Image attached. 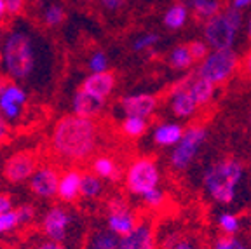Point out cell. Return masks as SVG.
Instances as JSON below:
<instances>
[{"label":"cell","mask_w":251,"mask_h":249,"mask_svg":"<svg viewBox=\"0 0 251 249\" xmlns=\"http://www.w3.org/2000/svg\"><path fill=\"white\" fill-rule=\"evenodd\" d=\"M82 87L91 96L105 101L115 89V75L112 72H101V74H89L82 82Z\"/></svg>","instance_id":"16"},{"label":"cell","mask_w":251,"mask_h":249,"mask_svg":"<svg viewBox=\"0 0 251 249\" xmlns=\"http://www.w3.org/2000/svg\"><path fill=\"white\" fill-rule=\"evenodd\" d=\"M237 28L227 20L224 12L213 16L211 20L204 21V40L211 51H227L234 49Z\"/></svg>","instance_id":"10"},{"label":"cell","mask_w":251,"mask_h":249,"mask_svg":"<svg viewBox=\"0 0 251 249\" xmlns=\"http://www.w3.org/2000/svg\"><path fill=\"white\" fill-rule=\"evenodd\" d=\"M188 82L190 78H183L181 82L175 84V87L169 93V106H171L173 115L178 119H190L199 108L192 93L188 89Z\"/></svg>","instance_id":"13"},{"label":"cell","mask_w":251,"mask_h":249,"mask_svg":"<svg viewBox=\"0 0 251 249\" xmlns=\"http://www.w3.org/2000/svg\"><path fill=\"white\" fill-rule=\"evenodd\" d=\"M185 129L178 122H162L153 129V141L159 147H176L183 136Z\"/></svg>","instance_id":"19"},{"label":"cell","mask_w":251,"mask_h":249,"mask_svg":"<svg viewBox=\"0 0 251 249\" xmlns=\"http://www.w3.org/2000/svg\"><path fill=\"white\" fill-rule=\"evenodd\" d=\"M138 223H140V220H138L136 213H134L133 207L126 202L121 195H115V197L108 199V202H106L105 225L112 234H115L121 239L124 235L131 234L138 226Z\"/></svg>","instance_id":"8"},{"label":"cell","mask_w":251,"mask_h":249,"mask_svg":"<svg viewBox=\"0 0 251 249\" xmlns=\"http://www.w3.org/2000/svg\"><path fill=\"white\" fill-rule=\"evenodd\" d=\"M103 194V179L94 173H82L80 197L86 200H96Z\"/></svg>","instance_id":"25"},{"label":"cell","mask_w":251,"mask_h":249,"mask_svg":"<svg viewBox=\"0 0 251 249\" xmlns=\"http://www.w3.org/2000/svg\"><path fill=\"white\" fill-rule=\"evenodd\" d=\"M98 2H100V5L105 9V11L117 12V11H121V9L124 7L127 0H98Z\"/></svg>","instance_id":"38"},{"label":"cell","mask_w":251,"mask_h":249,"mask_svg":"<svg viewBox=\"0 0 251 249\" xmlns=\"http://www.w3.org/2000/svg\"><path fill=\"white\" fill-rule=\"evenodd\" d=\"M80 183H82V173L77 169H68L61 173L58 185V199L63 204H72L80 197Z\"/></svg>","instance_id":"18"},{"label":"cell","mask_w":251,"mask_h":249,"mask_svg":"<svg viewBox=\"0 0 251 249\" xmlns=\"http://www.w3.org/2000/svg\"><path fill=\"white\" fill-rule=\"evenodd\" d=\"M243 241L237 237H228V235H224V237H218L215 242H213L211 249H239Z\"/></svg>","instance_id":"36"},{"label":"cell","mask_w":251,"mask_h":249,"mask_svg":"<svg viewBox=\"0 0 251 249\" xmlns=\"http://www.w3.org/2000/svg\"><path fill=\"white\" fill-rule=\"evenodd\" d=\"M49 58L47 46L25 23L14 25L0 46V68L5 77L18 84H37Z\"/></svg>","instance_id":"1"},{"label":"cell","mask_w":251,"mask_h":249,"mask_svg":"<svg viewBox=\"0 0 251 249\" xmlns=\"http://www.w3.org/2000/svg\"><path fill=\"white\" fill-rule=\"evenodd\" d=\"M59 178H61V174H59L56 168H52V166H40L33 173L28 185H30L31 194L35 195V197L42 199V200H51V199L58 197Z\"/></svg>","instance_id":"12"},{"label":"cell","mask_w":251,"mask_h":249,"mask_svg":"<svg viewBox=\"0 0 251 249\" xmlns=\"http://www.w3.org/2000/svg\"><path fill=\"white\" fill-rule=\"evenodd\" d=\"M12 211V199L5 194H0V214Z\"/></svg>","instance_id":"41"},{"label":"cell","mask_w":251,"mask_h":249,"mask_svg":"<svg viewBox=\"0 0 251 249\" xmlns=\"http://www.w3.org/2000/svg\"><path fill=\"white\" fill-rule=\"evenodd\" d=\"M216 225H218V228L222 230L225 235H228V237H235V235L241 232L239 216L234 214V213H228V211L218 214V218H216Z\"/></svg>","instance_id":"28"},{"label":"cell","mask_w":251,"mask_h":249,"mask_svg":"<svg viewBox=\"0 0 251 249\" xmlns=\"http://www.w3.org/2000/svg\"><path fill=\"white\" fill-rule=\"evenodd\" d=\"M87 68L91 74H101V72H110L108 70V56L103 51H94L87 59Z\"/></svg>","instance_id":"31"},{"label":"cell","mask_w":251,"mask_h":249,"mask_svg":"<svg viewBox=\"0 0 251 249\" xmlns=\"http://www.w3.org/2000/svg\"><path fill=\"white\" fill-rule=\"evenodd\" d=\"M37 171V157L28 150H20L5 159L4 173L5 179L12 185H21L30 181L33 173Z\"/></svg>","instance_id":"11"},{"label":"cell","mask_w":251,"mask_h":249,"mask_svg":"<svg viewBox=\"0 0 251 249\" xmlns=\"http://www.w3.org/2000/svg\"><path fill=\"white\" fill-rule=\"evenodd\" d=\"M75 223H77V216L70 209H67L65 206H59V204H54L42 214L40 230H42L44 237L47 241L67 246V242L72 237Z\"/></svg>","instance_id":"6"},{"label":"cell","mask_w":251,"mask_h":249,"mask_svg":"<svg viewBox=\"0 0 251 249\" xmlns=\"http://www.w3.org/2000/svg\"><path fill=\"white\" fill-rule=\"evenodd\" d=\"M2 40H4V31H2V28H0V46H2Z\"/></svg>","instance_id":"46"},{"label":"cell","mask_w":251,"mask_h":249,"mask_svg":"<svg viewBox=\"0 0 251 249\" xmlns=\"http://www.w3.org/2000/svg\"><path fill=\"white\" fill-rule=\"evenodd\" d=\"M188 14H190V9L187 7V4L176 2V4H173L171 7H168V11L164 12L162 23H164V26L168 28V30L176 31L187 25Z\"/></svg>","instance_id":"21"},{"label":"cell","mask_w":251,"mask_h":249,"mask_svg":"<svg viewBox=\"0 0 251 249\" xmlns=\"http://www.w3.org/2000/svg\"><path fill=\"white\" fill-rule=\"evenodd\" d=\"M157 98L150 93H134L127 94L121 100V110L124 117H141L149 119L157 110Z\"/></svg>","instance_id":"14"},{"label":"cell","mask_w":251,"mask_h":249,"mask_svg":"<svg viewBox=\"0 0 251 249\" xmlns=\"http://www.w3.org/2000/svg\"><path fill=\"white\" fill-rule=\"evenodd\" d=\"M119 249H157V237L152 223H138V226L131 234L121 237Z\"/></svg>","instance_id":"15"},{"label":"cell","mask_w":251,"mask_h":249,"mask_svg":"<svg viewBox=\"0 0 251 249\" xmlns=\"http://www.w3.org/2000/svg\"><path fill=\"white\" fill-rule=\"evenodd\" d=\"M18 226H20V220H18L16 209L0 214V237L9 234V232H12V230H16Z\"/></svg>","instance_id":"33"},{"label":"cell","mask_w":251,"mask_h":249,"mask_svg":"<svg viewBox=\"0 0 251 249\" xmlns=\"http://www.w3.org/2000/svg\"><path fill=\"white\" fill-rule=\"evenodd\" d=\"M126 188L127 192L138 197H143L153 188H159L161 183V171L155 160L149 157H140L129 164L126 171Z\"/></svg>","instance_id":"5"},{"label":"cell","mask_w":251,"mask_h":249,"mask_svg":"<svg viewBox=\"0 0 251 249\" xmlns=\"http://www.w3.org/2000/svg\"><path fill=\"white\" fill-rule=\"evenodd\" d=\"M147 127H149V122L147 119L141 117H124L121 124V129L126 136L129 138H140L147 132Z\"/></svg>","instance_id":"29"},{"label":"cell","mask_w":251,"mask_h":249,"mask_svg":"<svg viewBox=\"0 0 251 249\" xmlns=\"http://www.w3.org/2000/svg\"><path fill=\"white\" fill-rule=\"evenodd\" d=\"M188 89H190V93H192L197 105L202 106V105H208V103L213 100L216 86L211 84V82H208L206 78L194 77V78H190V82H188Z\"/></svg>","instance_id":"22"},{"label":"cell","mask_w":251,"mask_h":249,"mask_svg":"<svg viewBox=\"0 0 251 249\" xmlns=\"http://www.w3.org/2000/svg\"><path fill=\"white\" fill-rule=\"evenodd\" d=\"M16 213H18L20 226L28 225V223H31L33 218H35V207L31 206V204H21L20 207H16Z\"/></svg>","instance_id":"35"},{"label":"cell","mask_w":251,"mask_h":249,"mask_svg":"<svg viewBox=\"0 0 251 249\" xmlns=\"http://www.w3.org/2000/svg\"><path fill=\"white\" fill-rule=\"evenodd\" d=\"M28 105V93L25 87L11 78L0 80V113L9 124H18L23 119Z\"/></svg>","instance_id":"9"},{"label":"cell","mask_w":251,"mask_h":249,"mask_svg":"<svg viewBox=\"0 0 251 249\" xmlns=\"http://www.w3.org/2000/svg\"><path fill=\"white\" fill-rule=\"evenodd\" d=\"M161 37L159 33L155 31H149V33H143V35H138L136 39L133 40V51L136 52H145V51H150L152 47H155L159 44Z\"/></svg>","instance_id":"30"},{"label":"cell","mask_w":251,"mask_h":249,"mask_svg":"<svg viewBox=\"0 0 251 249\" xmlns=\"http://www.w3.org/2000/svg\"><path fill=\"white\" fill-rule=\"evenodd\" d=\"M105 101L98 100V98L91 96L89 93L80 87L74 93L72 98V113L78 115V117H86V119H94L96 115H100L103 110Z\"/></svg>","instance_id":"17"},{"label":"cell","mask_w":251,"mask_h":249,"mask_svg":"<svg viewBox=\"0 0 251 249\" xmlns=\"http://www.w3.org/2000/svg\"><path fill=\"white\" fill-rule=\"evenodd\" d=\"M121 239L108 228H98L91 232L82 242V249H119Z\"/></svg>","instance_id":"20"},{"label":"cell","mask_w":251,"mask_h":249,"mask_svg":"<svg viewBox=\"0 0 251 249\" xmlns=\"http://www.w3.org/2000/svg\"><path fill=\"white\" fill-rule=\"evenodd\" d=\"M33 249H68V248H67V246L59 244V242H52V241H47V239H44V241H40Z\"/></svg>","instance_id":"40"},{"label":"cell","mask_w":251,"mask_h":249,"mask_svg":"<svg viewBox=\"0 0 251 249\" xmlns=\"http://www.w3.org/2000/svg\"><path fill=\"white\" fill-rule=\"evenodd\" d=\"M243 178L244 168L239 160L220 159L204 169L202 187L216 204L228 206L235 200Z\"/></svg>","instance_id":"3"},{"label":"cell","mask_w":251,"mask_h":249,"mask_svg":"<svg viewBox=\"0 0 251 249\" xmlns=\"http://www.w3.org/2000/svg\"><path fill=\"white\" fill-rule=\"evenodd\" d=\"M93 173L100 176L101 179H108V181H117L121 178V169H119L117 162L108 155H100L93 160Z\"/></svg>","instance_id":"23"},{"label":"cell","mask_w":251,"mask_h":249,"mask_svg":"<svg viewBox=\"0 0 251 249\" xmlns=\"http://www.w3.org/2000/svg\"><path fill=\"white\" fill-rule=\"evenodd\" d=\"M65 7L59 2H49L42 7V23L49 28H56L65 21Z\"/></svg>","instance_id":"27"},{"label":"cell","mask_w":251,"mask_h":249,"mask_svg":"<svg viewBox=\"0 0 251 249\" xmlns=\"http://www.w3.org/2000/svg\"><path fill=\"white\" fill-rule=\"evenodd\" d=\"M206 138H208V131L202 125H190V127L185 129L180 143L176 147H173V152L169 153L171 168L176 169V171L187 169L197 157Z\"/></svg>","instance_id":"7"},{"label":"cell","mask_w":251,"mask_h":249,"mask_svg":"<svg viewBox=\"0 0 251 249\" xmlns=\"http://www.w3.org/2000/svg\"><path fill=\"white\" fill-rule=\"evenodd\" d=\"M84 2H91V0H84Z\"/></svg>","instance_id":"48"},{"label":"cell","mask_w":251,"mask_h":249,"mask_svg":"<svg viewBox=\"0 0 251 249\" xmlns=\"http://www.w3.org/2000/svg\"><path fill=\"white\" fill-rule=\"evenodd\" d=\"M230 5L237 11H244V9L251 7V0H232Z\"/></svg>","instance_id":"43"},{"label":"cell","mask_w":251,"mask_h":249,"mask_svg":"<svg viewBox=\"0 0 251 249\" xmlns=\"http://www.w3.org/2000/svg\"><path fill=\"white\" fill-rule=\"evenodd\" d=\"M164 200H166V192L161 187L153 188V190H150L149 194H145L141 197V202L145 204L149 209H159L164 204Z\"/></svg>","instance_id":"32"},{"label":"cell","mask_w":251,"mask_h":249,"mask_svg":"<svg viewBox=\"0 0 251 249\" xmlns=\"http://www.w3.org/2000/svg\"><path fill=\"white\" fill-rule=\"evenodd\" d=\"M246 33H248V37L251 39V18L248 20V26H246Z\"/></svg>","instance_id":"45"},{"label":"cell","mask_w":251,"mask_h":249,"mask_svg":"<svg viewBox=\"0 0 251 249\" xmlns=\"http://www.w3.org/2000/svg\"><path fill=\"white\" fill-rule=\"evenodd\" d=\"M51 145L56 155L65 160H86L96 150L98 127L93 119L68 113L54 124L51 132Z\"/></svg>","instance_id":"2"},{"label":"cell","mask_w":251,"mask_h":249,"mask_svg":"<svg viewBox=\"0 0 251 249\" xmlns=\"http://www.w3.org/2000/svg\"><path fill=\"white\" fill-rule=\"evenodd\" d=\"M181 2L187 4V7L194 11V14L204 21L211 20L213 16L220 14L218 0H181Z\"/></svg>","instance_id":"24"},{"label":"cell","mask_w":251,"mask_h":249,"mask_svg":"<svg viewBox=\"0 0 251 249\" xmlns=\"http://www.w3.org/2000/svg\"><path fill=\"white\" fill-rule=\"evenodd\" d=\"M243 70H244V74L251 78V49L246 52V56H244V59H243Z\"/></svg>","instance_id":"42"},{"label":"cell","mask_w":251,"mask_h":249,"mask_svg":"<svg viewBox=\"0 0 251 249\" xmlns=\"http://www.w3.org/2000/svg\"><path fill=\"white\" fill-rule=\"evenodd\" d=\"M9 132H11V124H9L4 119V115L0 113V145L9 138Z\"/></svg>","instance_id":"39"},{"label":"cell","mask_w":251,"mask_h":249,"mask_svg":"<svg viewBox=\"0 0 251 249\" xmlns=\"http://www.w3.org/2000/svg\"><path fill=\"white\" fill-rule=\"evenodd\" d=\"M4 4L7 16H20L26 5V0H4Z\"/></svg>","instance_id":"37"},{"label":"cell","mask_w":251,"mask_h":249,"mask_svg":"<svg viewBox=\"0 0 251 249\" xmlns=\"http://www.w3.org/2000/svg\"><path fill=\"white\" fill-rule=\"evenodd\" d=\"M237 65H239V58H237V52L234 49L211 51L199 63L196 77L206 78L215 86H220L234 75V72L237 70Z\"/></svg>","instance_id":"4"},{"label":"cell","mask_w":251,"mask_h":249,"mask_svg":"<svg viewBox=\"0 0 251 249\" xmlns=\"http://www.w3.org/2000/svg\"><path fill=\"white\" fill-rule=\"evenodd\" d=\"M5 16H7V11H5V4H4V0H0V23L5 20Z\"/></svg>","instance_id":"44"},{"label":"cell","mask_w":251,"mask_h":249,"mask_svg":"<svg viewBox=\"0 0 251 249\" xmlns=\"http://www.w3.org/2000/svg\"><path fill=\"white\" fill-rule=\"evenodd\" d=\"M194 56L190 52V47L188 44H180V46L173 47L171 52H169V65L175 68V70H187L194 65Z\"/></svg>","instance_id":"26"},{"label":"cell","mask_w":251,"mask_h":249,"mask_svg":"<svg viewBox=\"0 0 251 249\" xmlns=\"http://www.w3.org/2000/svg\"><path fill=\"white\" fill-rule=\"evenodd\" d=\"M188 47H190V52H192L194 59L199 63L211 52L209 51V46L206 42H202V40H192V42L188 44Z\"/></svg>","instance_id":"34"},{"label":"cell","mask_w":251,"mask_h":249,"mask_svg":"<svg viewBox=\"0 0 251 249\" xmlns=\"http://www.w3.org/2000/svg\"><path fill=\"white\" fill-rule=\"evenodd\" d=\"M250 124H251V113H250Z\"/></svg>","instance_id":"47"}]
</instances>
